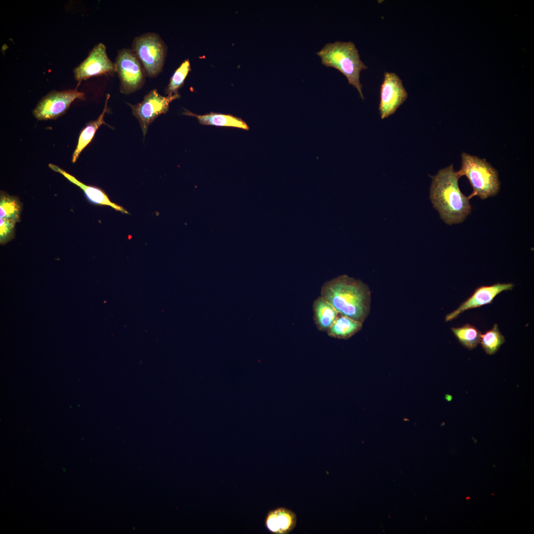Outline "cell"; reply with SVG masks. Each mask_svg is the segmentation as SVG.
I'll return each instance as SVG.
<instances>
[{
	"label": "cell",
	"mask_w": 534,
	"mask_h": 534,
	"mask_svg": "<svg viewBox=\"0 0 534 534\" xmlns=\"http://www.w3.org/2000/svg\"><path fill=\"white\" fill-rule=\"evenodd\" d=\"M459 178L452 164L432 177L430 198L441 219L448 225L462 222L471 212L469 199L459 189Z\"/></svg>",
	"instance_id": "7a4b0ae2"
},
{
	"label": "cell",
	"mask_w": 534,
	"mask_h": 534,
	"mask_svg": "<svg viewBox=\"0 0 534 534\" xmlns=\"http://www.w3.org/2000/svg\"><path fill=\"white\" fill-rule=\"evenodd\" d=\"M265 523L269 532L273 534H288L295 528L297 516L291 510L280 507L269 511Z\"/></svg>",
	"instance_id": "4fadbf2b"
},
{
	"label": "cell",
	"mask_w": 534,
	"mask_h": 534,
	"mask_svg": "<svg viewBox=\"0 0 534 534\" xmlns=\"http://www.w3.org/2000/svg\"><path fill=\"white\" fill-rule=\"evenodd\" d=\"M73 72L76 80L81 83L93 76L115 72V65L107 55L105 45L99 43Z\"/></svg>",
	"instance_id": "30bf717a"
},
{
	"label": "cell",
	"mask_w": 534,
	"mask_h": 534,
	"mask_svg": "<svg viewBox=\"0 0 534 534\" xmlns=\"http://www.w3.org/2000/svg\"><path fill=\"white\" fill-rule=\"evenodd\" d=\"M179 97V93L163 96L159 93L157 89H154L146 94L143 100L137 104L128 103L132 108L133 114L139 123L144 137L150 124L160 115L166 114L169 110L170 104Z\"/></svg>",
	"instance_id": "52a82bcc"
},
{
	"label": "cell",
	"mask_w": 534,
	"mask_h": 534,
	"mask_svg": "<svg viewBox=\"0 0 534 534\" xmlns=\"http://www.w3.org/2000/svg\"><path fill=\"white\" fill-rule=\"evenodd\" d=\"M407 96L408 93L399 76L395 73L385 72L380 88L379 110L381 118L384 119L394 114Z\"/></svg>",
	"instance_id": "9c48e42d"
},
{
	"label": "cell",
	"mask_w": 534,
	"mask_h": 534,
	"mask_svg": "<svg viewBox=\"0 0 534 534\" xmlns=\"http://www.w3.org/2000/svg\"><path fill=\"white\" fill-rule=\"evenodd\" d=\"M514 286L512 283H497L491 285L479 286L457 309L446 315L445 322L456 318L465 311L491 303L498 294L504 291L511 290Z\"/></svg>",
	"instance_id": "8fae6325"
},
{
	"label": "cell",
	"mask_w": 534,
	"mask_h": 534,
	"mask_svg": "<svg viewBox=\"0 0 534 534\" xmlns=\"http://www.w3.org/2000/svg\"><path fill=\"white\" fill-rule=\"evenodd\" d=\"M505 338L500 332L498 325L481 335L480 343L485 352L489 355L496 353L505 342Z\"/></svg>",
	"instance_id": "ffe728a7"
},
{
	"label": "cell",
	"mask_w": 534,
	"mask_h": 534,
	"mask_svg": "<svg viewBox=\"0 0 534 534\" xmlns=\"http://www.w3.org/2000/svg\"><path fill=\"white\" fill-rule=\"evenodd\" d=\"M362 323L347 316L339 314L326 332L331 337L347 339L361 329Z\"/></svg>",
	"instance_id": "e0dca14e"
},
{
	"label": "cell",
	"mask_w": 534,
	"mask_h": 534,
	"mask_svg": "<svg viewBox=\"0 0 534 534\" xmlns=\"http://www.w3.org/2000/svg\"><path fill=\"white\" fill-rule=\"evenodd\" d=\"M321 63L327 67L339 70L347 79L348 83L358 91L361 99H364L360 74L362 70L368 68L360 60L358 49L352 42L336 41L326 44L316 53Z\"/></svg>",
	"instance_id": "3957f363"
},
{
	"label": "cell",
	"mask_w": 534,
	"mask_h": 534,
	"mask_svg": "<svg viewBox=\"0 0 534 534\" xmlns=\"http://www.w3.org/2000/svg\"><path fill=\"white\" fill-rule=\"evenodd\" d=\"M115 65L120 80V91L128 94L140 89L144 85L146 75L144 69L132 49L118 51Z\"/></svg>",
	"instance_id": "8992f818"
},
{
	"label": "cell",
	"mask_w": 534,
	"mask_h": 534,
	"mask_svg": "<svg viewBox=\"0 0 534 534\" xmlns=\"http://www.w3.org/2000/svg\"><path fill=\"white\" fill-rule=\"evenodd\" d=\"M313 319L320 331L327 332L339 315L333 307L321 296L313 302Z\"/></svg>",
	"instance_id": "9a60e30c"
},
{
	"label": "cell",
	"mask_w": 534,
	"mask_h": 534,
	"mask_svg": "<svg viewBox=\"0 0 534 534\" xmlns=\"http://www.w3.org/2000/svg\"><path fill=\"white\" fill-rule=\"evenodd\" d=\"M22 205L15 196L1 192L0 197V217L1 218L19 221Z\"/></svg>",
	"instance_id": "d6986e66"
},
{
	"label": "cell",
	"mask_w": 534,
	"mask_h": 534,
	"mask_svg": "<svg viewBox=\"0 0 534 534\" xmlns=\"http://www.w3.org/2000/svg\"><path fill=\"white\" fill-rule=\"evenodd\" d=\"M48 166L51 170L60 173L70 182L82 189L87 199L91 203L97 205L109 206L123 214H129L122 206L112 202L106 193L101 188L94 186L84 184L77 179L74 176L54 164H49Z\"/></svg>",
	"instance_id": "7c38bea8"
},
{
	"label": "cell",
	"mask_w": 534,
	"mask_h": 534,
	"mask_svg": "<svg viewBox=\"0 0 534 534\" xmlns=\"http://www.w3.org/2000/svg\"><path fill=\"white\" fill-rule=\"evenodd\" d=\"M183 115L196 117L199 123L202 125L230 127L248 131L249 127L242 119L230 114L211 112L205 115H196L187 109H184Z\"/></svg>",
	"instance_id": "5bb4252c"
},
{
	"label": "cell",
	"mask_w": 534,
	"mask_h": 534,
	"mask_svg": "<svg viewBox=\"0 0 534 534\" xmlns=\"http://www.w3.org/2000/svg\"><path fill=\"white\" fill-rule=\"evenodd\" d=\"M110 98V94H107L105 102L104 107L102 113L97 119L89 122L86 127L81 131L78 139L77 146L73 152L72 162L75 163L79 157V155L84 149L91 142L93 138L95 132L99 127L102 125H106L110 127L106 123L104 117L106 113L109 112L107 107V103Z\"/></svg>",
	"instance_id": "2e32d148"
},
{
	"label": "cell",
	"mask_w": 534,
	"mask_h": 534,
	"mask_svg": "<svg viewBox=\"0 0 534 534\" xmlns=\"http://www.w3.org/2000/svg\"><path fill=\"white\" fill-rule=\"evenodd\" d=\"M16 222L14 220L0 219V242L4 244L9 241L14 235V227Z\"/></svg>",
	"instance_id": "7402d4cb"
},
{
	"label": "cell",
	"mask_w": 534,
	"mask_h": 534,
	"mask_svg": "<svg viewBox=\"0 0 534 534\" xmlns=\"http://www.w3.org/2000/svg\"><path fill=\"white\" fill-rule=\"evenodd\" d=\"M132 50L141 63L146 77L154 78L163 70L167 47L160 36L148 32L136 37Z\"/></svg>",
	"instance_id": "5b68a950"
},
{
	"label": "cell",
	"mask_w": 534,
	"mask_h": 534,
	"mask_svg": "<svg viewBox=\"0 0 534 534\" xmlns=\"http://www.w3.org/2000/svg\"><path fill=\"white\" fill-rule=\"evenodd\" d=\"M451 331L459 343L465 348L473 350L480 343L481 332L469 323L459 327H452Z\"/></svg>",
	"instance_id": "ac0fdd59"
},
{
	"label": "cell",
	"mask_w": 534,
	"mask_h": 534,
	"mask_svg": "<svg viewBox=\"0 0 534 534\" xmlns=\"http://www.w3.org/2000/svg\"><path fill=\"white\" fill-rule=\"evenodd\" d=\"M461 167L456 172L459 177L466 176L473 189L468 197L478 196L482 199L496 195L499 191L500 182L497 171L485 159L463 152Z\"/></svg>",
	"instance_id": "277c9868"
},
{
	"label": "cell",
	"mask_w": 534,
	"mask_h": 534,
	"mask_svg": "<svg viewBox=\"0 0 534 534\" xmlns=\"http://www.w3.org/2000/svg\"><path fill=\"white\" fill-rule=\"evenodd\" d=\"M76 99H85L84 93L77 89L52 90L39 101L33 115L39 120L55 119L65 113Z\"/></svg>",
	"instance_id": "ba28073f"
},
{
	"label": "cell",
	"mask_w": 534,
	"mask_h": 534,
	"mask_svg": "<svg viewBox=\"0 0 534 534\" xmlns=\"http://www.w3.org/2000/svg\"><path fill=\"white\" fill-rule=\"evenodd\" d=\"M190 71L189 60V59L185 60L177 69L171 78L165 90V93L167 95L178 93V90L183 85L186 77Z\"/></svg>",
	"instance_id": "44dd1931"
},
{
	"label": "cell",
	"mask_w": 534,
	"mask_h": 534,
	"mask_svg": "<svg viewBox=\"0 0 534 534\" xmlns=\"http://www.w3.org/2000/svg\"><path fill=\"white\" fill-rule=\"evenodd\" d=\"M320 294L340 315L363 323L369 313L371 292L360 280L340 275L325 282Z\"/></svg>",
	"instance_id": "6da1fadb"
}]
</instances>
